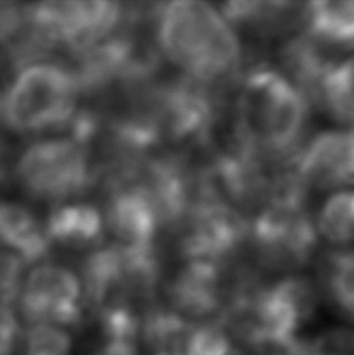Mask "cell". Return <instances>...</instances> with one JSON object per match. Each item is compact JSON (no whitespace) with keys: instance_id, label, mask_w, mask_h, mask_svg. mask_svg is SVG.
Wrapping results in <instances>:
<instances>
[{"instance_id":"cell-1","label":"cell","mask_w":354,"mask_h":355,"mask_svg":"<svg viewBox=\"0 0 354 355\" xmlns=\"http://www.w3.org/2000/svg\"><path fill=\"white\" fill-rule=\"evenodd\" d=\"M151 17L158 50L185 78L212 86L237 71L242 46L216 6L181 0L158 6Z\"/></svg>"},{"instance_id":"cell-2","label":"cell","mask_w":354,"mask_h":355,"mask_svg":"<svg viewBox=\"0 0 354 355\" xmlns=\"http://www.w3.org/2000/svg\"><path fill=\"white\" fill-rule=\"evenodd\" d=\"M309 123V100L280 69L246 72L235 106V139L265 159L296 150Z\"/></svg>"},{"instance_id":"cell-3","label":"cell","mask_w":354,"mask_h":355,"mask_svg":"<svg viewBox=\"0 0 354 355\" xmlns=\"http://www.w3.org/2000/svg\"><path fill=\"white\" fill-rule=\"evenodd\" d=\"M315 304L317 295L305 277H286L267 287L246 281L224 310L222 326L267 352L298 337Z\"/></svg>"},{"instance_id":"cell-4","label":"cell","mask_w":354,"mask_h":355,"mask_svg":"<svg viewBox=\"0 0 354 355\" xmlns=\"http://www.w3.org/2000/svg\"><path fill=\"white\" fill-rule=\"evenodd\" d=\"M80 87L69 71L53 62H31L19 72L2 101V117L19 135L69 128L78 111Z\"/></svg>"},{"instance_id":"cell-5","label":"cell","mask_w":354,"mask_h":355,"mask_svg":"<svg viewBox=\"0 0 354 355\" xmlns=\"http://www.w3.org/2000/svg\"><path fill=\"white\" fill-rule=\"evenodd\" d=\"M305 187L292 176L281 184L248 226L259 262L271 268H298L317 248L319 232L305 206Z\"/></svg>"},{"instance_id":"cell-6","label":"cell","mask_w":354,"mask_h":355,"mask_svg":"<svg viewBox=\"0 0 354 355\" xmlns=\"http://www.w3.org/2000/svg\"><path fill=\"white\" fill-rule=\"evenodd\" d=\"M160 259L153 248H133L120 243L99 246L86 256L81 287L96 310L131 307L133 301L149 300L160 282Z\"/></svg>"},{"instance_id":"cell-7","label":"cell","mask_w":354,"mask_h":355,"mask_svg":"<svg viewBox=\"0 0 354 355\" xmlns=\"http://www.w3.org/2000/svg\"><path fill=\"white\" fill-rule=\"evenodd\" d=\"M90 151L72 137L41 139L24 150L16 178L31 198L65 205L91 187L96 167Z\"/></svg>"},{"instance_id":"cell-8","label":"cell","mask_w":354,"mask_h":355,"mask_svg":"<svg viewBox=\"0 0 354 355\" xmlns=\"http://www.w3.org/2000/svg\"><path fill=\"white\" fill-rule=\"evenodd\" d=\"M210 87L189 78L150 85V111L161 141L181 145L210 142L219 112Z\"/></svg>"},{"instance_id":"cell-9","label":"cell","mask_w":354,"mask_h":355,"mask_svg":"<svg viewBox=\"0 0 354 355\" xmlns=\"http://www.w3.org/2000/svg\"><path fill=\"white\" fill-rule=\"evenodd\" d=\"M27 16L50 46L77 52L115 35L126 12L115 2H47L30 6Z\"/></svg>"},{"instance_id":"cell-10","label":"cell","mask_w":354,"mask_h":355,"mask_svg":"<svg viewBox=\"0 0 354 355\" xmlns=\"http://www.w3.org/2000/svg\"><path fill=\"white\" fill-rule=\"evenodd\" d=\"M248 226L236 207L201 200L180 223L181 254L186 261L224 263L242 248Z\"/></svg>"},{"instance_id":"cell-11","label":"cell","mask_w":354,"mask_h":355,"mask_svg":"<svg viewBox=\"0 0 354 355\" xmlns=\"http://www.w3.org/2000/svg\"><path fill=\"white\" fill-rule=\"evenodd\" d=\"M19 306L31 324H78L85 307L80 277L66 266L37 265L24 279Z\"/></svg>"},{"instance_id":"cell-12","label":"cell","mask_w":354,"mask_h":355,"mask_svg":"<svg viewBox=\"0 0 354 355\" xmlns=\"http://www.w3.org/2000/svg\"><path fill=\"white\" fill-rule=\"evenodd\" d=\"M294 176L303 187L337 189L354 182V126L319 132L296 155Z\"/></svg>"},{"instance_id":"cell-13","label":"cell","mask_w":354,"mask_h":355,"mask_svg":"<svg viewBox=\"0 0 354 355\" xmlns=\"http://www.w3.org/2000/svg\"><path fill=\"white\" fill-rule=\"evenodd\" d=\"M224 263L186 261L174 275L167 287L169 300L175 312L194 318H206L224 313L236 291L245 281L230 282Z\"/></svg>"},{"instance_id":"cell-14","label":"cell","mask_w":354,"mask_h":355,"mask_svg":"<svg viewBox=\"0 0 354 355\" xmlns=\"http://www.w3.org/2000/svg\"><path fill=\"white\" fill-rule=\"evenodd\" d=\"M103 220L105 227L120 245L133 248H153L160 236L161 218L153 202L136 184L130 181H110Z\"/></svg>"},{"instance_id":"cell-15","label":"cell","mask_w":354,"mask_h":355,"mask_svg":"<svg viewBox=\"0 0 354 355\" xmlns=\"http://www.w3.org/2000/svg\"><path fill=\"white\" fill-rule=\"evenodd\" d=\"M50 245L69 250H96L105 236V220L100 209L90 202H65L50 212L44 225Z\"/></svg>"},{"instance_id":"cell-16","label":"cell","mask_w":354,"mask_h":355,"mask_svg":"<svg viewBox=\"0 0 354 355\" xmlns=\"http://www.w3.org/2000/svg\"><path fill=\"white\" fill-rule=\"evenodd\" d=\"M50 242L46 230L22 205L0 201V250L15 252L27 263L42 262Z\"/></svg>"},{"instance_id":"cell-17","label":"cell","mask_w":354,"mask_h":355,"mask_svg":"<svg viewBox=\"0 0 354 355\" xmlns=\"http://www.w3.org/2000/svg\"><path fill=\"white\" fill-rule=\"evenodd\" d=\"M283 73L309 97L319 101L320 89L336 62L328 58L321 44L307 35L298 36L286 42L281 50Z\"/></svg>"},{"instance_id":"cell-18","label":"cell","mask_w":354,"mask_h":355,"mask_svg":"<svg viewBox=\"0 0 354 355\" xmlns=\"http://www.w3.org/2000/svg\"><path fill=\"white\" fill-rule=\"evenodd\" d=\"M306 35L321 46L354 44V0H321L301 11Z\"/></svg>"},{"instance_id":"cell-19","label":"cell","mask_w":354,"mask_h":355,"mask_svg":"<svg viewBox=\"0 0 354 355\" xmlns=\"http://www.w3.org/2000/svg\"><path fill=\"white\" fill-rule=\"evenodd\" d=\"M191 322L172 307L155 306L147 309L139 326V334L155 351H183L192 331Z\"/></svg>"},{"instance_id":"cell-20","label":"cell","mask_w":354,"mask_h":355,"mask_svg":"<svg viewBox=\"0 0 354 355\" xmlns=\"http://www.w3.org/2000/svg\"><path fill=\"white\" fill-rule=\"evenodd\" d=\"M317 103L334 119L354 126V55L328 72Z\"/></svg>"},{"instance_id":"cell-21","label":"cell","mask_w":354,"mask_h":355,"mask_svg":"<svg viewBox=\"0 0 354 355\" xmlns=\"http://www.w3.org/2000/svg\"><path fill=\"white\" fill-rule=\"evenodd\" d=\"M315 227L331 243L354 242V189L330 196L320 209Z\"/></svg>"},{"instance_id":"cell-22","label":"cell","mask_w":354,"mask_h":355,"mask_svg":"<svg viewBox=\"0 0 354 355\" xmlns=\"http://www.w3.org/2000/svg\"><path fill=\"white\" fill-rule=\"evenodd\" d=\"M326 287L337 306L354 316V250L334 252L326 261Z\"/></svg>"},{"instance_id":"cell-23","label":"cell","mask_w":354,"mask_h":355,"mask_svg":"<svg viewBox=\"0 0 354 355\" xmlns=\"http://www.w3.org/2000/svg\"><path fill=\"white\" fill-rule=\"evenodd\" d=\"M185 355H236L228 331L216 322L194 326L186 340Z\"/></svg>"},{"instance_id":"cell-24","label":"cell","mask_w":354,"mask_h":355,"mask_svg":"<svg viewBox=\"0 0 354 355\" xmlns=\"http://www.w3.org/2000/svg\"><path fill=\"white\" fill-rule=\"evenodd\" d=\"M72 338L53 324H33L25 335V355H69Z\"/></svg>"},{"instance_id":"cell-25","label":"cell","mask_w":354,"mask_h":355,"mask_svg":"<svg viewBox=\"0 0 354 355\" xmlns=\"http://www.w3.org/2000/svg\"><path fill=\"white\" fill-rule=\"evenodd\" d=\"M345 335H325L314 340H295L289 341L276 349L267 351V355H344Z\"/></svg>"},{"instance_id":"cell-26","label":"cell","mask_w":354,"mask_h":355,"mask_svg":"<svg viewBox=\"0 0 354 355\" xmlns=\"http://www.w3.org/2000/svg\"><path fill=\"white\" fill-rule=\"evenodd\" d=\"M25 262L15 252L0 250V307L19 300L24 284Z\"/></svg>"},{"instance_id":"cell-27","label":"cell","mask_w":354,"mask_h":355,"mask_svg":"<svg viewBox=\"0 0 354 355\" xmlns=\"http://www.w3.org/2000/svg\"><path fill=\"white\" fill-rule=\"evenodd\" d=\"M27 22V10L21 11L12 5L0 3V42L12 40Z\"/></svg>"},{"instance_id":"cell-28","label":"cell","mask_w":354,"mask_h":355,"mask_svg":"<svg viewBox=\"0 0 354 355\" xmlns=\"http://www.w3.org/2000/svg\"><path fill=\"white\" fill-rule=\"evenodd\" d=\"M19 327L10 307H0V355H11L16 346Z\"/></svg>"},{"instance_id":"cell-29","label":"cell","mask_w":354,"mask_h":355,"mask_svg":"<svg viewBox=\"0 0 354 355\" xmlns=\"http://www.w3.org/2000/svg\"><path fill=\"white\" fill-rule=\"evenodd\" d=\"M136 345L122 343V341H106L94 355H136Z\"/></svg>"},{"instance_id":"cell-30","label":"cell","mask_w":354,"mask_h":355,"mask_svg":"<svg viewBox=\"0 0 354 355\" xmlns=\"http://www.w3.org/2000/svg\"><path fill=\"white\" fill-rule=\"evenodd\" d=\"M153 355H185L183 351H155Z\"/></svg>"}]
</instances>
